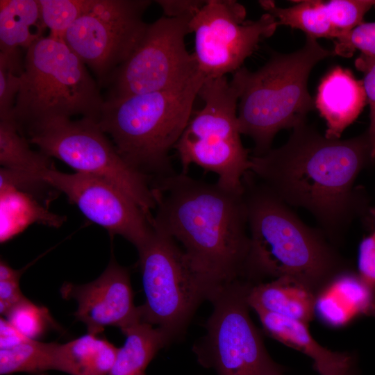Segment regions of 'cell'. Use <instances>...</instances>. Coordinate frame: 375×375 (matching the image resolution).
Masks as SVG:
<instances>
[{
  "label": "cell",
  "instance_id": "obj_1",
  "mask_svg": "<svg viewBox=\"0 0 375 375\" xmlns=\"http://www.w3.org/2000/svg\"><path fill=\"white\" fill-rule=\"evenodd\" d=\"M250 160L252 174L289 206L308 211L333 244L358 211L355 182L372 162L367 132L330 139L306 122L283 145Z\"/></svg>",
  "mask_w": 375,
  "mask_h": 375
},
{
  "label": "cell",
  "instance_id": "obj_2",
  "mask_svg": "<svg viewBox=\"0 0 375 375\" xmlns=\"http://www.w3.org/2000/svg\"><path fill=\"white\" fill-rule=\"evenodd\" d=\"M152 222L181 244L192 265L222 285L244 279L250 238L244 191L174 172L156 178Z\"/></svg>",
  "mask_w": 375,
  "mask_h": 375
},
{
  "label": "cell",
  "instance_id": "obj_3",
  "mask_svg": "<svg viewBox=\"0 0 375 375\" xmlns=\"http://www.w3.org/2000/svg\"><path fill=\"white\" fill-rule=\"evenodd\" d=\"M242 184L250 238L244 280L256 284L289 276L317 294L335 276L349 270L325 234L306 224L250 171Z\"/></svg>",
  "mask_w": 375,
  "mask_h": 375
},
{
  "label": "cell",
  "instance_id": "obj_4",
  "mask_svg": "<svg viewBox=\"0 0 375 375\" xmlns=\"http://www.w3.org/2000/svg\"><path fill=\"white\" fill-rule=\"evenodd\" d=\"M332 56L333 51L306 36L300 49L290 53H273L255 72L242 67L233 73L230 81L239 92V130L252 139L253 156L270 150L281 130L306 122L307 115L315 108L308 90L310 73L319 61Z\"/></svg>",
  "mask_w": 375,
  "mask_h": 375
},
{
  "label": "cell",
  "instance_id": "obj_5",
  "mask_svg": "<svg viewBox=\"0 0 375 375\" xmlns=\"http://www.w3.org/2000/svg\"><path fill=\"white\" fill-rule=\"evenodd\" d=\"M205 79L199 72L172 89L106 99L99 124L133 168L149 177L172 174L175 172L169 153L193 113Z\"/></svg>",
  "mask_w": 375,
  "mask_h": 375
},
{
  "label": "cell",
  "instance_id": "obj_6",
  "mask_svg": "<svg viewBox=\"0 0 375 375\" xmlns=\"http://www.w3.org/2000/svg\"><path fill=\"white\" fill-rule=\"evenodd\" d=\"M104 101L83 61L62 38L49 35L26 49L12 118L26 138L56 119L80 115L99 122Z\"/></svg>",
  "mask_w": 375,
  "mask_h": 375
},
{
  "label": "cell",
  "instance_id": "obj_7",
  "mask_svg": "<svg viewBox=\"0 0 375 375\" xmlns=\"http://www.w3.org/2000/svg\"><path fill=\"white\" fill-rule=\"evenodd\" d=\"M198 97L203 107L193 113L174 149L181 172L196 165L217 176V184L242 192V179L251 167L238 119L239 92L226 76L206 78Z\"/></svg>",
  "mask_w": 375,
  "mask_h": 375
},
{
  "label": "cell",
  "instance_id": "obj_8",
  "mask_svg": "<svg viewBox=\"0 0 375 375\" xmlns=\"http://www.w3.org/2000/svg\"><path fill=\"white\" fill-rule=\"evenodd\" d=\"M152 232L138 250L145 302L142 321L162 329L171 341L180 337L199 306L221 286L192 265L178 243L152 221Z\"/></svg>",
  "mask_w": 375,
  "mask_h": 375
},
{
  "label": "cell",
  "instance_id": "obj_9",
  "mask_svg": "<svg viewBox=\"0 0 375 375\" xmlns=\"http://www.w3.org/2000/svg\"><path fill=\"white\" fill-rule=\"evenodd\" d=\"M253 283L238 279L222 285L210 301L206 333L193 347L198 362L217 375H283L249 315Z\"/></svg>",
  "mask_w": 375,
  "mask_h": 375
},
{
  "label": "cell",
  "instance_id": "obj_10",
  "mask_svg": "<svg viewBox=\"0 0 375 375\" xmlns=\"http://www.w3.org/2000/svg\"><path fill=\"white\" fill-rule=\"evenodd\" d=\"M39 151L81 172L105 178L127 194L149 216L156 203L149 176L118 153L99 122L88 118L59 119L39 126L26 137Z\"/></svg>",
  "mask_w": 375,
  "mask_h": 375
},
{
  "label": "cell",
  "instance_id": "obj_11",
  "mask_svg": "<svg viewBox=\"0 0 375 375\" xmlns=\"http://www.w3.org/2000/svg\"><path fill=\"white\" fill-rule=\"evenodd\" d=\"M190 20L162 16L148 24L137 47L108 82L106 99L172 89L199 73L194 56L185 42Z\"/></svg>",
  "mask_w": 375,
  "mask_h": 375
},
{
  "label": "cell",
  "instance_id": "obj_12",
  "mask_svg": "<svg viewBox=\"0 0 375 375\" xmlns=\"http://www.w3.org/2000/svg\"><path fill=\"white\" fill-rule=\"evenodd\" d=\"M149 0H92L62 36L67 45L89 67L100 87L131 55L147 24L143 15Z\"/></svg>",
  "mask_w": 375,
  "mask_h": 375
},
{
  "label": "cell",
  "instance_id": "obj_13",
  "mask_svg": "<svg viewBox=\"0 0 375 375\" xmlns=\"http://www.w3.org/2000/svg\"><path fill=\"white\" fill-rule=\"evenodd\" d=\"M243 5L233 0H208L190 21L194 33L193 53L206 78L226 76L241 67L278 24L269 13L246 21Z\"/></svg>",
  "mask_w": 375,
  "mask_h": 375
},
{
  "label": "cell",
  "instance_id": "obj_14",
  "mask_svg": "<svg viewBox=\"0 0 375 375\" xmlns=\"http://www.w3.org/2000/svg\"><path fill=\"white\" fill-rule=\"evenodd\" d=\"M50 187L62 192L91 222L142 248L152 232L151 220L127 194L109 181L94 175L58 171L44 175Z\"/></svg>",
  "mask_w": 375,
  "mask_h": 375
},
{
  "label": "cell",
  "instance_id": "obj_15",
  "mask_svg": "<svg viewBox=\"0 0 375 375\" xmlns=\"http://www.w3.org/2000/svg\"><path fill=\"white\" fill-rule=\"evenodd\" d=\"M60 292L65 299L76 301L74 315L85 324L88 333L97 335L109 326L122 332L142 320L140 307L133 302L129 272L115 260L94 281L83 285L64 283Z\"/></svg>",
  "mask_w": 375,
  "mask_h": 375
},
{
  "label": "cell",
  "instance_id": "obj_16",
  "mask_svg": "<svg viewBox=\"0 0 375 375\" xmlns=\"http://www.w3.org/2000/svg\"><path fill=\"white\" fill-rule=\"evenodd\" d=\"M367 103L362 81L351 70L336 66L322 79L315 100L324 119V135L340 139L343 131L358 117Z\"/></svg>",
  "mask_w": 375,
  "mask_h": 375
},
{
  "label": "cell",
  "instance_id": "obj_17",
  "mask_svg": "<svg viewBox=\"0 0 375 375\" xmlns=\"http://www.w3.org/2000/svg\"><path fill=\"white\" fill-rule=\"evenodd\" d=\"M256 313L266 334L309 356L320 375H340L351 369V356L320 345L312 337L307 324L272 312Z\"/></svg>",
  "mask_w": 375,
  "mask_h": 375
},
{
  "label": "cell",
  "instance_id": "obj_18",
  "mask_svg": "<svg viewBox=\"0 0 375 375\" xmlns=\"http://www.w3.org/2000/svg\"><path fill=\"white\" fill-rule=\"evenodd\" d=\"M316 296V292L303 282L283 276L253 284L247 300L256 312H272L308 324L315 315Z\"/></svg>",
  "mask_w": 375,
  "mask_h": 375
},
{
  "label": "cell",
  "instance_id": "obj_19",
  "mask_svg": "<svg viewBox=\"0 0 375 375\" xmlns=\"http://www.w3.org/2000/svg\"><path fill=\"white\" fill-rule=\"evenodd\" d=\"M373 292L358 275L343 272L317 292L315 314L329 326H344L368 310Z\"/></svg>",
  "mask_w": 375,
  "mask_h": 375
},
{
  "label": "cell",
  "instance_id": "obj_20",
  "mask_svg": "<svg viewBox=\"0 0 375 375\" xmlns=\"http://www.w3.org/2000/svg\"><path fill=\"white\" fill-rule=\"evenodd\" d=\"M12 117L0 118V164L24 179L46 185L44 174L53 167L51 158L31 149Z\"/></svg>",
  "mask_w": 375,
  "mask_h": 375
},
{
  "label": "cell",
  "instance_id": "obj_21",
  "mask_svg": "<svg viewBox=\"0 0 375 375\" xmlns=\"http://www.w3.org/2000/svg\"><path fill=\"white\" fill-rule=\"evenodd\" d=\"M122 333L124 345L118 348L114 365L107 375H144V370L156 353L172 341L159 327L144 321Z\"/></svg>",
  "mask_w": 375,
  "mask_h": 375
},
{
  "label": "cell",
  "instance_id": "obj_22",
  "mask_svg": "<svg viewBox=\"0 0 375 375\" xmlns=\"http://www.w3.org/2000/svg\"><path fill=\"white\" fill-rule=\"evenodd\" d=\"M45 29L38 0L0 1V51L27 49Z\"/></svg>",
  "mask_w": 375,
  "mask_h": 375
},
{
  "label": "cell",
  "instance_id": "obj_23",
  "mask_svg": "<svg viewBox=\"0 0 375 375\" xmlns=\"http://www.w3.org/2000/svg\"><path fill=\"white\" fill-rule=\"evenodd\" d=\"M118 348L97 335L88 333L59 344L61 372L70 375H107Z\"/></svg>",
  "mask_w": 375,
  "mask_h": 375
},
{
  "label": "cell",
  "instance_id": "obj_24",
  "mask_svg": "<svg viewBox=\"0 0 375 375\" xmlns=\"http://www.w3.org/2000/svg\"><path fill=\"white\" fill-rule=\"evenodd\" d=\"M33 196L14 188H0L1 243L12 239L34 222L51 226L62 224L63 217L50 212Z\"/></svg>",
  "mask_w": 375,
  "mask_h": 375
},
{
  "label": "cell",
  "instance_id": "obj_25",
  "mask_svg": "<svg viewBox=\"0 0 375 375\" xmlns=\"http://www.w3.org/2000/svg\"><path fill=\"white\" fill-rule=\"evenodd\" d=\"M294 5L281 8L274 1H260L259 4L275 17L278 26L283 25L303 31L315 39L325 38L336 40L340 35L334 26L327 1L305 0L294 1Z\"/></svg>",
  "mask_w": 375,
  "mask_h": 375
},
{
  "label": "cell",
  "instance_id": "obj_26",
  "mask_svg": "<svg viewBox=\"0 0 375 375\" xmlns=\"http://www.w3.org/2000/svg\"><path fill=\"white\" fill-rule=\"evenodd\" d=\"M58 349L59 343H45L28 338L12 347L0 349V374L61 372Z\"/></svg>",
  "mask_w": 375,
  "mask_h": 375
},
{
  "label": "cell",
  "instance_id": "obj_27",
  "mask_svg": "<svg viewBox=\"0 0 375 375\" xmlns=\"http://www.w3.org/2000/svg\"><path fill=\"white\" fill-rule=\"evenodd\" d=\"M3 317L21 334L38 340L48 330L56 326L49 310L27 298L15 305Z\"/></svg>",
  "mask_w": 375,
  "mask_h": 375
},
{
  "label": "cell",
  "instance_id": "obj_28",
  "mask_svg": "<svg viewBox=\"0 0 375 375\" xmlns=\"http://www.w3.org/2000/svg\"><path fill=\"white\" fill-rule=\"evenodd\" d=\"M40 15L49 35L60 38L90 6L92 0H38Z\"/></svg>",
  "mask_w": 375,
  "mask_h": 375
},
{
  "label": "cell",
  "instance_id": "obj_29",
  "mask_svg": "<svg viewBox=\"0 0 375 375\" xmlns=\"http://www.w3.org/2000/svg\"><path fill=\"white\" fill-rule=\"evenodd\" d=\"M23 73L20 48L0 51V118L12 117Z\"/></svg>",
  "mask_w": 375,
  "mask_h": 375
},
{
  "label": "cell",
  "instance_id": "obj_30",
  "mask_svg": "<svg viewBox=\"0 0 375 375\" xmlns=\"http://www.w3.org/2000/svg\"><path fill=\"white\" fill-rule=\"evenodd\" d=\"M334 55L350 58L356 50L375 57V22H363L335 40Z\"/></svg>",
  "mask_w": 375,
  "mask_h": 375
},
{
  "label": "cell",
  "instance_id": "obj_31",
  "mask_svg": "<svg viewBox=\"0 0 375 375\" xmlns=\"http://www.w3.org/2000/svg\"><path fill=\"white\" fill-rule=\"evenodd\" d=\"M355 67L363 74L362 83L369 106L370 122L367 133L373 162L375 160V57L360 54L355 60Z\"/></svg>",
  "mask_w": 375,
  "mask_h": 375
},
{
  "label": "cell",
  "instance_id": "obj_32",
  "mask_svg": "<svg viewBox=\"0 0 375 375\" xmlns=\"http://www.w3.org/2000/svg\"><path fill=\"white\" fill-rule=\"evenodd\" d=\"M374 227L372 233L360 242L358 255V276L363 283L375 291V209L373 210Z\"/></svg>",
  "mask_w": 375,
  "mask_h": 375
},
{
  "label": "cell",
  "instance_id": "obj_33",
  "mask_svg": "<svg viewBox=\"0 0 375 375\" xmlns=\"http://www.w3.org/2000/svg\"><path fill=\"white\" fill-rule=\"evenodd\" d=\"M165 17L192 19L204 6L203 0H157Z\"/></svg>",
  "mask_w": 375,
  "mask_h": 375
},
{
  "label": "cell",
  "instance_id": "obj_34",
  "mask_svg": "<svg viewBox=\"0 0 375 375\" xmlns=\"http://www.w3.org/2000/svg\"><path fill=\"white\" fill-rule=\"evenodd\" d=\"M20 276L0 281V313L3 316L26 297L20 290Z\"/></svg>",
  "mask_w": 375,
  "mask_h": 375
},
{
  "label": "cell",
  "instance_id": "obj_35",
  "mask_svg": "<svg viewBox=\"0 0 375 375\" xmlns=\"http://www.w3.org/2000/svg\"><path fill=\"white\" fill-rule=\"evenodd\" d=\"M26 338H27L16 330L4 317H1L0 349L12 347Z\"/></svg>",
  "mask_w": 375,
  "mask_h": 375
},
{
  "label": "cell",
  "instance_id": "obj_36",
  "mask_svg": "<svg viewBox=\"0 0 375 375\" xmlns=\"http://www.w3.org/2000/svg\"><path fill=\"white\" fill-rule=\"evenodd\" d=\"M21 270L12 268L5 260L0 262V281L8 280L22 274Z\"/></svg>",
  "mask_w": 375,
  "mask_h": 375
},
{
  "label": "cell",
  "instance_id": "obj_37",
  "mask_svg": "<svg viewBox=\"0 0 375 375\" xmlns=\"http://www.w3.org/2000/svg\"><path fill=\"white\" fill-rule=\"evenodd\" d=\"M340 375H353L352 373H351V369H349L348 371H347L346 372L342 374H340Z\"/></svg>",
  "mask_w": 375,
  "mask_h": 375
},
{
  "label": "cell",
  "instance_id": "obj_38",
  "mask_svg": "<svg viewBox=\"0 0 375 375\" xmlns=\"http://www.w3.org/2000/svg\"><path fill=\"white\" fill-rule=\"evenodd\" d=\"M39 375H44V374H39Z\"/></svg>",
  "mask_w": 375,
  "mask_h": 375
}]
</instances>
